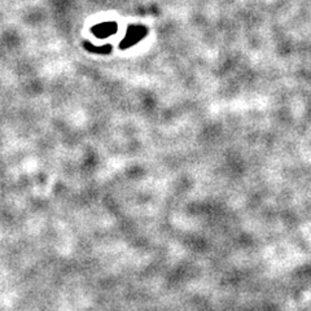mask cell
I'll return each mask as SVG.
<instances>
[{"instance_id": "obj_3", "label": "cell", "mask_w": 311, "mask_h": 311, "mask_svg": "<svg viewBox=\"0 0 311 311\" xmlns=\"http://www.w3.org/2000/svg\"><path fill=\"white\" fill-rule=\"evenodd\" d=\"M83 47L89 52H92V54H104L108 55L111 51V46L110 44H104V46H93L92 43L90 42H85L83 43Z\"/></svg>"}, {"instance_id": "obj_2", "label": "cell", "mask_w": 311, "mask_h": 311, "mask_svg": "<svg viewBox=\"0 0 311 311\" xmlns=\"http://www.w3.org/2000/svg\"><path fill=\"white\" fill-rule=\"evenodd\" d=\"M117 23L115 22H103V23H99L96 26H93L91 29L92 31V34L99 39H105V38H109L110 35L115 34L117 33Z\"/></svg>"}, {"instance_id": "obj_1", "label": "cell", "mask_w": 311, "mask_h": 311, "mask_svg": "<svg viewBox=\"0 0 311 311\" xmlns=\"http://www.w3.org/2000/svg\"><path fill=\"white\" fill-rule=\"evenodd\" d=\"M148 35V29L142 25H132L127 29L126 37L119 43L121 50H128L135 44H138L142 39H144Z\"/></svg>"}]
</instances>
